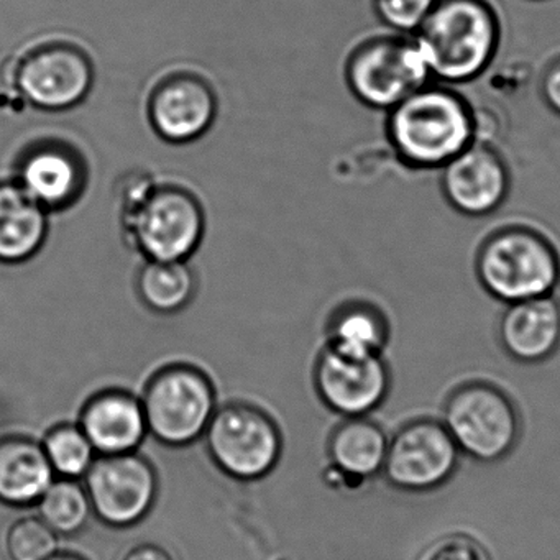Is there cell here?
I'll use <instances>...</instances> for the list:
<instances>
[{"label": "cell", "instance_id": "cell-1", "mask_svg": "<svg viewBox=\"0 0 560 560\" xmlns=\"http://www.w3.org/2000/svg\"><path fill=\"white\" fill-rule=\"evenodd\" d=\"M385 137L412 172H439L478 139L477 109L457 86L429 81L386 113Z\"/></svg>", "mask_w": 560, "mask_h": 560}, {"label": "cell", "instance_id": "cell-2", "mask_svg": "<svg viewBox=\"0 0 560 560\" xmlns=\"http://www.w3.org/2000/svg\"><path fill=\"white\" fill-rule=\"evenodd\" d=\"M503 32L493 0H435L412 37L432 80L458 88L487 73L500 54Z\"/></svg>", "mask_w": 560, "mask_h": 560}, {"label": "cell", "instance_id": "cell-3", "mask_svg": "<svg viewBox=\"0 0 560 560\" xmlns=\"http://www.w3.org/2000/svg\"><path fill=\"white\" fill-rule=\"evenodd\" d=\"M127 242L145 260H189L206 234V211L195 191L150 176L127 179L120 192Z\"/></svg>", "mask_w": 560, "mask_h": 560}, {"label": "cell", "instance_id": "cell-4", "mask_svg": "<svg viewBox=\"0 0 560 560\" xmlns=\"http://www.w3.org/2000/svg\"><path fill=\"white\" fill-rule=\"evenodd\" d=\"M474 273L481 290L503 304L549 296L560 284V250L533 222H503L478 242Z\"/></svg>", "mask_w": 560, "mask_h": 560}, {"label": "cell", "instance_id": "cell-5", "mask_svg": "<svg viewBox=\"0 0 560 560\" xmlns=\"http://www.w3.org/2000/svg\"><path fill=\"white\" fill-rule=\"evenodd\" d=\"M343 78L362 106L385 114L432 81L415 37L388 28L353 44L343 63Z\"/></svg>", "mask_w": 560, "mask_h": 560}, {"label": "cell", "instance_id": "cell-6", "mask_svg": "<svg viewBox=\"0 0 560 560\" xmlns=\"http://www.w3.org/2000/svg\"><path fill=\"white\" fill-rule=\"evenodd\" d=\"M442 422L458 451L481 464L503 460L520 441L516 405L491 383H465L454 389L445 401Z\"/></svg>", "mask_w": 560, "mask_h": 560}, {"label": "cell", "instance_id": "cell-7", "mask_svg": "<svg viewBox=\"0 0 560 560\" xmlns=\"http://www.w3.org/2000/svg\"><path fill=\"white\" fill-rule=\"evenodd\" d=\"M96 68L86 48L71 38H45L28 48L12 70L25 103L45 113L74 109L90 96Z\"/></svg>", "mask_w": 560, "mask_h": 560}, {"label": "cell", "instance_id": "cell-8", "mask_svg": "<svg viewBox=\"0 0 560 560\" xmlns=\"http://www.w3.org/2000/svg\"><path fill=\"white\" fill-rule=\"evenodd\" d=\"M142 405L149 432L172 447L202 438L218 411L211 380L189 365L160 370L147 385Z\"/></svg>", "mask_w": 560, "mask_h": 560}, {"label": "cell", "instance_id": "cell-9", "mask_svg": "<svg viewBox=\"0 0 560 560\" xmlns=\"http://www.w3.org/2000/svg\"><path fill=\"white\" fill-rule=\"evenodd\" d=\"M205 438L219 468L237 480L265 477L281 454V435L273 419L244 402L218 409Z\"/></svg>", "mask_w": 560, "mask_h": 560}, {"label": "cell", "instance_id": "cell-10", "mask_svg": "<svg viewBox=\"0 0 560 560\" xmlns=\"http://www.w3.org/2000/svg\"><path fill=\"white\" fill-rule=\"evenodd\" d=\"M460 455L444 422L415 419L389 438L382 475L396 490L428 493L454 477Z\"/></svg>", "mask_w": 560, "mask_h": 560}, {"label": "cell", "instance_id": "cell-11", "mask_svg": "<svg viewBox=\"0 0 560 560\" xmlns=\"http://www.w3.org/2000/svg\"><path fill=\"white\" fill-rule=\"evenodd\" d=\"M93 513L109 526L139 523L155 503L159 480L155 468L136 452L101 455L84 475Z\"/></svg>", "mask_w": 560, "mask_h": 560}, {"label": "cell", "instance_id": "cell-12", "mask_svg": "<svg viewBox=\"0 0 560 560\" xmlns=\"http://www.w3.org/2000/svg\"><path fill=\"white\" fill-rule=\"evenodd\" d=\"M513 176L494 143L475 140L439 170L442 198L460 215L488 218L506 202Z\"/></svg>", "mask_w": 560, "mask_h": 560}, {"label": "cell", "instance_id": "cell-13", "mask_svg": "<svg viewBox=\"0 0 560 560\" xmlns=\"http://www.w3.org/2000/svg\"><path fill=\"white\" fill-rule=\"evenodd\" d=\"M316 388L343 418H369L388 398L392 372L385 357H360L327 347L316 365Z\"/></svg>", "mask_w": 560, "mask_h": 560}, {"label": "cell", "instance_id": "cell-14", "mask_svg": "<svg viewBox=\"0 0 560 560\" xmlns=\"http://www.w3.org/2000/svg\"><path fill=\"white\" fill-rule=\"evenodd\" d=\"M15 182L48 212L73 208L88 188L90 170L86 156L67 140L32 142L19 155Z\"/></svg>", "mask_w": 560, "mask_h": 560}, {"label": "cell", "instance_id": "cell-15", "mask_svg": "<svg viewBox=\"0 0 560 560\" xmlns=\"http://www.w3.org/2000/svg\"><path fill=\"white\" fill-rule=\"evenodd\" d=\"M218 94L205 77L189 71L166 74L153 86L147 116L153 132L170 143L201 139L218 117Z\"/></svg>", "mask_w": 560, "mask_h": 560}, {"label": "cell", "instance_id": "cell-16", "mask_svg": "<svg viewBox=\"0 0 560 560\" xmlns=\"http://www.w3.org/2000/svg\"><path fill=\"white\" fill-rule=\"evenodd\" d=\"M497 334L504 352L523 365L552 359L560 350L559 298L549 294L504 304Z\"/></svg>", "mask_w": 560, "mask_h": 560}, {"label": "cell", "instance_id": "cell-17", "mask_svg": "<svg viewBox=\"0 0 560 560\" xmlns=\"http://www.w3.org/2000/svg\"><path fill=\"white\" fill-rule=\"evenodd\" d=\"M80 428L100 455L136 452L149 432L142 401L117 389L100 393L86 402Z\"/></svg>", "mask_w": 560, "mask_h": 560}, {"label": "cell", "instance_id": "cell-18", "mask_svg": "<svg viewBox=\"0 0 560 560\" xmlns=\"http://www.w3.org/2000/svg\"><path fill=\"white\" fill-rule=\"evenodd\" d=\"M50 212L15 179L0 182V264L34 258L47 242Z\"/></svg>", "mask_w": 560, "mask_h": 560}, {"label": "cell", "instance_id": "cell-19", "mask_svg": "<svg viewBox=\"0 0 560 560\" xmlns=\"http://www.w3.org/2000/svg\"><path fill=\"white\" fill-rule=\"evenodd\" d=\"M389 438L370 418H347L329 439L334 471L349 487L362 485L383 474Z\"/></svg>", "mask_w": 560, "mask_h": 560}, {"label": "cell", "instance_id": "cell-20", "mask_svg": "<svg viewBox=\"0 0 560 560\" xmlns=\"http://www.w3.org/2000/svg\"><path fill=\"white\" fill-rule=\"evenodd\" d=\"M54 480L44 445L22 435L0 439V503L37 504Z\"/></svg>", "mask_w": 560, "mask_h": 560}, {"label": "cell", "instance_id": "cell-21", "mask_svg": "<svg viewBox=\"0 0 560 560\" xmlns=\"http://www.w3.org/2000/svg\"><path fill=\"white\" fill-rule=\"evenodd\" d=\"M327 347L350 355H383L392 339L388 313L370 298H350L334 310Z\"/></svg>", "mask_w": 560, "mask_h": 560}, {"label": "cell", "instance_id": "cell-22", "mask_svg": "<svg viewBox=\"0 0 560 560\" xmlns=\"http://www.w3.org/2000/svg\"><path fill=\"white\" fill-rule=\"evenodd\" d=\"M198 284V275L188 260H145L136 278L140 301L159 314L185 310L195 300Z\"/></svg>", "mask_w": 560, "mask_h": 560}, {"label": "cell", "instance_id": "cell-23", "mask_svg": "<svg viewBox=\"0 0 560 560\" xmlns=\"http://www.w3.org/2000/svg\"><path fill=\"white\" fill-rule=\"evenodd\" d=\"M38 514L58 534L73 536L90 523L93 514L86 487L74 478H60L51 481L44 497L38 500Z\"/></svg>", "mask_w": 560, "mask_h": 560}, {"label": "cell", "instance_id": "cell-24", "mask_svg": "<svg viewBox=\"0 0 560 560\" xmlns=\"http://www.w3.org/2000/svg\"><path fill=\"white\" fill-rule=\"evenodd\" d=\"M42 445L51 468L61 478L84 477L96 460V448L80 425L61 424L51 429Z\"/></svg>", "mask_w": 560, "mask_h": 560}, {"label": "cell", "instance_id": "cell-25", "mask_svg": "<svg viewBox=\"0 0 560 560\" xmlns=\"http://www.w3.org/2000/svg\"><path fill=\"white\" fill-rule=\"evenodd\" d=\"M9 560H48L58 552V534L40 516L14 521L5 533Z\"/></svg>", "mask_w": 560, "mask_h": 560}, {"label": "cell", "instance_id": "cell-26", "mask_svg": "<svg viewBox=\"0 0 560 560\" xmlns=\"http://www.w3.org/2000/svg\"><path fill=\"white\" fill-rule=\"evenodd\" d=\"M435 0H372V9L383 28L415 35L431 12Z\"/></svg>", "mask_w": 560, "mask_h": 560}, {"label": "cell", "instance_id": "cell-27", "mask_svg": "<svg viewBox=\"0 0 560 560\" xmlns=\"http://www.w3.org/2000/svg\"><path fill=\"white\" fill-rule=\"evenodd\" d=\"M416 560H491V557L477 539L457 533L439 537Z\"/></svg>", "mask_w": 560, "mask_h": 560}, {"label": "cell", "instance_id": "cell-28", "mask_svg": "<svg viewBox=\"0 0 560 560\" xmlns=\"http://www.w3.org/2000/svg\"><path fill=\"white\" fill-rule=\"evenodd\" d=\"M537 91L544 106L560 117V51L544 63L537 80Z\"/></svg>", "mask_w": 560, "mask_h": 560}, {"label": "cell", "instance_id": "cell-29", "mask_svg": "<svg viewBox=\"0 0 560 560\" xmlns=\"http://www.w3.org/2000/svg\"><path fill=\"white\" fill-rule=\"evenodd\" d=\"M124 560H175L165 547L156 544H140L126 553Z\"/></svg>", "mask_w": 560, "mask_h": 560}, {"label": "cell", "instance_id": "cell-30", "mask_svg": "<svg viewBox=\"0 0 560 560\" xmlns=\"http://www.w3.org/2000/svg\"><path fill=\"white\" fill-rule=\"evenodd\" d=\"M48 560H86L84 557L77 556V553L71 552H57L54 557H50Z\"/></svg>", "mask_w": 560, "mask_h": 560}]
</instances>
